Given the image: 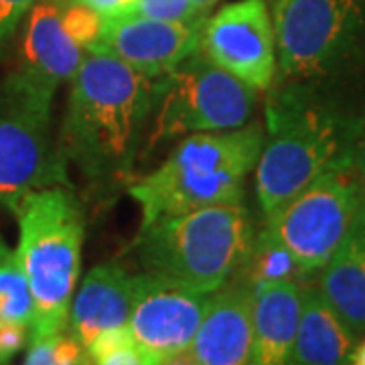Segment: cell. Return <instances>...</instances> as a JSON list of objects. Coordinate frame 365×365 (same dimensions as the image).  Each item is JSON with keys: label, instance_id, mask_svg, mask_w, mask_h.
I'll return each instance as SVG.
<instances>
[{"label": "cell", "instance_id": "obj_1", "mask_svg": "<svg viewBox=\"0 0 365 365\" xmlns=\"http://www.w3.org/2000/svg\"><path fill=\"white\" fill-rule=\"evenodd\" d=\"M272 90L256 165V197L264 217L325 173L347 167L365 128V104L353 96L311 86Z\"/></svg>", "mask_w": 365, "mask_h": 365}, {"label": "cell", "instance_id": "obj_2", "mask_svg": "<svg viewBox=\"0 0 365 365\" xmlns=\"http://www.w3.org/2000/svg\"><path fill=\"white\" fill-rule=\"evenodd\" d=\"M160 78H146L102 47L83 53L71 79L59 150L93 181L128 175Z\"/></svg>", "mask_w": 365, "mask_h": 365}, {"label": "cell", "instance_id": "obj_3", "mask_svg": "<svg viewBox=\"0 0 365 365\" xmlns=\"http://www.w3.org/2000/svg\"><path fill=\"white\" fill-rule=\"evenodd\" d=\"M264 140L266 132L258 122L182 138L158 169L128 189L143 211L140 227L209 205L240 203Z\"/></svg>", "mask_w": 365, "mask_h": 365}, {"label": "cell", "instance_id": "obj_4", "mask_svg": "<svg viewBox=\"0 0 365 365\" xmlns=\"http://www.w3.org/2000/svg\"><path fill=\"white\" fill-rule=\"evenodd\" d=\"M272 88L311 86L347 93L365 79V0H278Z\"/></svg>", "mask_w": 365, "mask_h": 365}, {"label": "cell", "instance_id": "obj_5", "mask_svg": "<svg viewBox=\"0 0 365 365\" xmlns=\"http://www.w3.org/2000/svg\"><path fill=\"white\" fill-rule=\"evenodd\" d=\"M254 237L248 209L240 201L140 227L136 252L146 274L211 294L242 268Z\"/></svg>", "mask_w": 365, "mask_h": 365}, {"label": "cell", "instance_id": "obj_6", "mask_svg": "<svg viewBox=\"0 0 365 365\" xmlns=\"http://www.w3.org/2000/svg\"><path fill=\"white\" fill-rule=\"evenodd\" d=\"M14 215L21 230L16 252L33 297L29 339L59 335L67 327L81 266L79 201L66 187H49L26 195Z\"/></svg>", "mask_w": 365, "mask_h": 365}, {"label": "cell", "instance_id": "obj_7", "mask_svg": "<svg viewBox=\"0 0 365 365\" xmlns=\"http://www.w3.org/2000/svg\"><path fill=\"white\" fill-rule=\"evenodd\" d=\"M55 91L14 71L0 83V205L16 211L26 195L66 187V158L51 138Z\"/></svg>", "mask_w": 365, "mask_h": 365}, {"label": "cell", "instance_id": "obj_8", "mask_svg": "<svg viewBox=\"0 0 365 365\" xmlns=\"http://www.w3.org/2000/svg\"><path fill=\"white\" fill-rule=\"evenodd\" d=\"M256 93L197 49L160 78L148 148L182 134L234 130L248 124Z\"/></svg>", "mask_w": 365, "mask_h": 365}, {"label": "cell", "instance_id": "obj_9", "mask_svg": "<svg viewBox=\"0 0 365 365\" xmlns=\"http://www.w3.org/2000/svg\"><path fill=\"white\" fill-rule=\"evenodd\" d=\"M365 197L347 167L329 170L266 217L262 230L311 278L347 237Z\"/></svg>", "mask_w": 365, "mask_h": 365}, {"label": "cell", "instance_id": "obj_10", "mask_svg": "<svg viewBox=\"0 0 365 365\" xmlns=\"http://www.w3.org/2000/svg\"><path fill=\"white\" fill-rule=\"evenodd\" d=\"M199 51L252 90H270L276 78V35L266 0H237L203 21Z\"/></svg>", "mask_w": 365, "mask_h": 365}, {"label": "cell", "instance_id": "obj_11", "mask_svg": "<svg viewBox=\"0 0 365 365\" xmlns=\"http://www.w3.org/2000/svg\"><path fill=\"white\" fill-rule=\"evenodd\" d=\"M207 297L153 274H136L126 329L143 365H158L189 349L205 313Z\"/></svg>", "mask_w": 365, "mask_h": 365}, {"label": "cell", "instance_id": "obj_12", "mask_svg": "<svg viewBox=\"0 0 365 365\" xmlns=\"http://www.w3.org/2000/svg\"><path fill=\"white\" fill-rule=\"evenodd\" d=\"M201 23L182 25L132 14L106 16L102 47L146 78H165L199 49Z\"/></svg>", "mask_w": 365, "mask_h": 365}, {"label": "cell", "instance_id": "obj_13", "mask_svg": "<svg viewBox=\"0 0 365 365\" xmlns=\"http://www.w3.org/2000/svg\"><path fill=\"white\" fill-rule=\"evenodd\" d=\"M252 290L225 282L207 297L189 349L199 365H252Z\"/></svg>", "mask_w": 365, "mask_h": 365}, {"label": "cell", "instance_id": "obj_14", "mask_svg": "<svg viewBox=\"0 0 365 365\" xmlns=\"http://www.w3.org/2000/svg\"><path fill=\"white\" fill-rule=\"evenodd\" d=\"M136 274L118 264L96 266L69 304V335L81 347H90L98 335L128 325Z\"/></svg>", "mask_w": 365, "mask_h": 365}, {"label": "cell", "instance_id": "obj_15", "mask_svg": "<svg viewBox=\"0 0 365 365\" xmlns=\"http://www.w3.org/2000/svg\"><path fill=\"white\" fill-rule=\"evenodd\" d=\"M83 53L61 25V0H37L26 13L19 71L41 88L57 91L78 73Z\"/></svg>", "mask_w": 365, "mask_h": 365}, {"label": "cell", "instance_id": "obj_16", "mask_svg": "<svg viewBox=\"0 0 365 365\" xmlns=\"http://www.w3.org/2000/svg\"><path fill=\"white\" fill-rule=\"evenodd\" d=\"M252 290V365H297L302 282H266Z\"/></svg>", "mask_w": 365, "mask_h": 365}, {"label": "cell", "instance_id": "obj_17", "mask_svg": "<svg viewBox=\"0 0 365 365\" xmlns=\"http://www.w3.org/2000/svg\"><path fill=\"white\" fill-rule=\"evenodd\" d=\"M317 274V288L359 339L365 335V205L343 244Z\"/></svg>", "mask_w": 365, "mask_h": 365}, {"label": "cell", "instance_id": "obj_18", "mask_svg": "<svg viewBox=\"0 0 365 365\" xmlns=\"http://www.w3.org/2000/svg\"><path fill=\"white\" fill-rule=\"evenodd\" d=\"M357 337L321 294L317 284L302 282L297 365H349Z\"/></svg>", "mask_w": 365, "mask_h": 365}, {"label": "cell", "instance_id": "obj_19", "mask_svg": "<svg viewBox=\"0 0 365 365\" xmlns=\"http://www.w3.org/2000/svg\"><path fill=\"white\" fill-rule=\"evenodd\" d=\"M33 321V297L25 270L13 250L0 237V327L26 325Z\"/></svg>", "mask_w": 365, "mask_h": 365}, {"label": "cell", "instance_id": "obj_20", "mask_svg": "<svg viewBox=\"0 0 365 365\" xmlns=\"http://www.w3.org/2000/svg\"><path fill=\"white\" fill-rule=\"evenodd\" d=\"M248 287L266 282H304L307 276L300 272L299 264L272 237L260 232L254 237L246 260L242 264Z\"/></svg>", "mask_w": 365, "mask_h": 365}, {"label": "cell", "instance_id": "obj_21", "mask_svg": "<svg viewBox=\"0 0 365 365\" xmlns=\"http://www.w3.org/2000/svg\"><path fill=\"white\" fill-rule=\"evenodd\" d=\"M61 25L73 43L83 51H88L100 43L104 16L91 11L86 4H79L73 0H61Z\"/></svg>", "mask_w": 365, "mask_h": 365}, {"label": "cell", "instance_id": "obj_22", "mask_svg": "<svg viewBox=\"0 0 365 365\" xmlns=\"http://www.w3.org/2000/svg\"><path fill=\"white\" fill-rule=\"evenodd\" d=\"M120 14L144 16V19H155V21H169V23H182V25L201 23L205 16L197 11L191 0H134L130 6Z\"/></svg>", "mask_w": 365, "mask_h": 365}, {"label": "cell", "instance_id": "obj_23", "mask_svg": "<svg viewBox=\"0 0 365 365\" xmlns=\"http://www.w3.org/2000/svg\"><path fill=\"white\" fill-rule=\"evenodd\" d=\"M37 0H0V53Z\"/></svg>", "mask_w": 365, "mask_h": 365}, {"label": "cell", "instance_id": "obj_24", "mask_svg": "<svg viewBox=\"0 0 365 365\" xmlns=\"http://www.w3.org/2000/svg\"><path fill=\"white\" fill-rule=\"evenodd\" d=\"M29 339L26 325H2L0 327V365L9 364L16 353L25 347Z\"/></svg>", "mask_w": 365, "mask_h": 365}, {"label": "cell", "instance_id": "obj_25", "mask_svg": "<svg viewBox=\"0 0 365 365\" xmlns=\"http://www.w3.org/2000/svg\"><path fill=\"white\" fill-rule=\"evenodd\" d=\"M53 337H39V339H29V353H26L25 365H59L55 355Z\"/></svg>", "mask_w": 365, "mask_h": 365}, {"label": "cell", "instance_id": "obj_26", "mask_svg": "<svg viewBox=\"0 0 365 365\" xmlns=\"http://www.w3.org/2000/svg\"><path fill=\"white\" fill-rule=\"evenodd\" d=\"M347 169H349L351 177L355 179V182L359 185V189H361V193H364L365 197V128L361 130V134H359L355 146H353Z\"/></svg>", "mask_w": 365, "mask_h": 365}, {"label": "cell", "instance_id": "obj_27", "mask_svg": "<svg viewBox=\"0 0 365 365\" xmlns=\"http://www.w3.org/2000/svg\"><path fill=\"white\" fill-rule=\"evenodd\" d=\"M93 365H143L138 353L134 349V343H126L114 351L106 353L102 357L93 359Z\"/></svg>", "mask_w": 365, "mask_h": 365}, {"label": "cell", "instance_id": "obj_28", "mask_svg": "<svg viewBox=\"0 0 365 365\" xmlns=\"http://www.w3.org/2000/svg\"><path fill=\"white\" fill-rule=\"evenodd\" d=\"M73 2L90 6L91 11H96L106 19V16H116V14L124 13L134 0H73Z\"/></svg>", "mask_w": 365, "mask_h": 365}, {"label": "cell", "instance_id": "obj_29", "mask_svg": "<svg viewBox=\"0 0 365 365\" xmlns=\"http://www.w3.org/2000/svg\"><path fill=\"white\" fill-rule=\"evenodd\" d=\"M158 365H199V364H197V359L193 357L191 349H185V351H179V353H175V355H170V357H167L165 361H160Z\"/></svg>", "mask_w": 365, "mask_h": 365}, {"label": "cell", "instance_id": "obj_30", "mask_svg": "<svg viewBox=\"0 0 365 365\" xmlns=\"http://www.w3.org/2000/svg\"><path fill=\"white\" fill-rule=\"evenodd\" d=\"M349 365H365V337L361 341H357V345L353 347Z\"/></svg>", "mask_w": 365, "mask_h": 365}, {"label": "cell", "instance_id": "obj_31", "mask_svg": "<svg viewBox=\"0 0 365 365\" xmlns=\"http://www.w3.org/2000/svg\"><path fill=\"white\" fill-rule=\"evenodd\" d=\"M193 4H195V9L199 11L201 14H205L209 9H213L220 0H191Z\"/></svg>", "mask_w": 365, "mask_h": 365}]
</instances>
